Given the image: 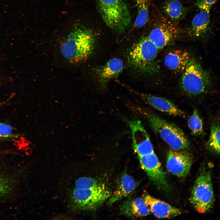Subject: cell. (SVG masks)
<instances>
[{
    "instance_id": "1",
    "label": "cell",
    "mask_w": 220,
    "mask_h": 220,
    "mask_svg": "<svg viewBox=\"0 0 220 220\" xmlns=\"http://www.w3.org/2000/svg\"><path fill=\"white\" fill-rule=\"evenodd\" d=\"M112 193L104 184L95 178L82 177L76 180L71 190L69 205L74 210H91L109 199Z\"/></svg>"
},
{
    "instance_id": "2",
    "label": "cell",
    "mask_w": 220,
    "mask_h": 220,
    "mask_svg": "<svg viewBox=\"0 0 220 220\" xmlns=\"http://www.w3.org/2000/svg\"><path fill=\"white\" fill-rule=\"evenodd\" d=\"M96 38L88 28L76 26L69 33L60 46L62 55L71 63H78L88 60L94 50Z\"/></svg>"
},
{
    "instance_id": "3",
    "label": "cell",
    "mask_w": 220,
    "mask_h": 220,
    "mask_svg": "<svg viewBox=\"0 0 220 220\" xmlns=\"http://www.w3.org/2000/svg\"><path fill=\"white\" fill-rule=\"evenodd\" d=\"M135 108L147 120L154 131L158 134L172 149L179 150L189 147V140L180 128L147 109L138 106Z\"/></svg>"
},
{
    "instance_id": "4",
    "label": "cell",
    "mask_w": 220,
    "mask_h": 220,
    "mask_svg": "<svg viewBox=\"0 0 220 220\" xmlns=\"http://www.w3.org/2000/svg\"><path fill=\"white\" fill-rule=\"evenodd\" d=\"M99 12L107 26L118 33H124L130 26L131 16L124 0H96Z\"/></svg>"
},
{
    "instance_id": "5",
    "label": "cell",
    "mask_w": 220,
    "mask_h": 220,
    "mask_svg": "<svg viewBox=\"0 0 220 220\" xmlns=\"http://www.w3.org/2000/svg\"><path fill=\"white\" fill-rule=\"evenodd\" d=\"M158 50L148 36L142 37L130 49L127 56L128 63L140 72L154 73L159 69L156 61Z\"/></svg>"
},
{
    "instance_id": "6",
    "label": "cell",
    "mask_w": 220,
    "mask_h": 220,
    "mask_svg": "<svg viewBox=\"0 0 220 220\" xmlns=\"http://www.w3.org/2000/svg\"><path fill=\"white\" fill-rule=\"evenodd\" d=\"M215 200L210 171L203 167L193 185L190 201L196 211L204 213L212 207Z\"/></svg>"
},
{
    "instance_id": "7",
    "label": "cell",
    "mask_w": 220,
    "mask_h": 220,
    "mask_svg": "<svg viewBox=\"0 0 220 220\" xmlns=\"http://www.w3.org/2000/svg\"><path fill=\"white\" fill-rule=\"evenodd\" d=\"M210 74L196 59L191 58L181 78V86L187 94H201L208 90L211 84Z\"/></svg>"
},
{
    "instance_id": "8",
    "label": "cell",
    "mask_w": 220,
    "mask_h": 220,
    "mask_svg": "<svg viewBox=\"0 0 220 220\" xmlns=\"http://www.w3.org/2000/svg\"><path fill=\"white\" fill-rule=\"evenodd\" d=\"M180 33V29L173 22L163 18L158 21L148 37L160 49L173 43L178 38Z\"/></svg>"
},
{
    "instance_id": "9",
    "label": "cell",
    "mask_w": 220,
    "mask_h": 220,
    "mask_svg": "<svg viewBox=\"0 0 220 220\" xmlns=\"http://www.w3.org/2000/svg\"><path fill=\"white\" fill-rule=\"evenodd\" d=\"M141 168L158 188L167 191L169 185L158 159L154 152L138 156Z\"/></svg>"
},
{
    "instance_id": "10",
    "label": "cell",
    "mask_w": 220,
    "mask_h": 220,
    "mask_svg": "<svg viewBox=\"0 0 220 220\" xmlns=\"http://www.w3.org/2000/svg\"><path fill=\"white\" fill-rule=\"evenodd\" d=\"M179 150H170L167 157L166 167L172 174L180 178L185 177L189 174L192 158L189 152Z\"/></svg>"
},
{
    "instance_id": "11",
    "label": "cell",
    "mask_w": 220,
    "mask_h": 220,
    "mask_svg": "<svg viewBox=\"0 0 220 220\" xmlns=\"http://www.w3.org/2000/svg\"><path fill=\"white\" fill-rule=\"evenodd\" d=\"M123 68L122 60L118 58H114L104 65L95 68L93 71L100 86L104 88L110 80L119 75Z\"/></svg>"
},
{
    "instance_id": "12",
    "label": "cell",
    "mask_w": 220,
    "mask_h": 220,
    "mask_svg": "<svg viewBox=\"0 0 220 220\" xmlns=\"http://www.w3.org/2000/svg\"><path fill=\"white\" fill-rule=\"evenodd\" d=\"M129 88L147 104L154 109L170 115L183 116L184 112L169 100L162 97L138 92Z\"/></svg>"
},
{
    "instance_id": "13",
    "label": "cell",
    "mask_w": 220,
    "mask_h": 220,
    "mask_svg": "<svg viewBox=\"0 0 220 220\" xmlns=\"http://www.w3.org/2000/svg\"><path fill=\"white\" fill-rule=\"evenodd\" d=\"M145 204L150 211L159 218H170L176 216L181 213L178 208L149 195L145 193L143 196Z\"/></svg>"
},
{
    "instance_id": "14",
    "label": "cell",
    "mask_w": 220,
    "mask_h": 220,
    "mask_svg": "<svg viewBox=\"0 0 220 220\" xmlns=\"http://www.w3.org/2000/svg\"><path fill=\"white\" fill-rule=\"evenodd\" d=\"M210 11H200L194 17L188 31L193 38H203L208 34L210 28Z\"/></svg>"
},
{
    "instance_id": "15",
    "label": "cell",
    "mask_w": 220,
    "mask_h": 220,
    "mask_svg": "<svg viewBox=\"0 0 220 220\" xmlns=\"http://www.w3.org/2000/svg\"><path fill=\"white\" fill-rule=\"evenodd\" d=\"M137 184L134 178L126 173L121 176L117 186L108 202V205L115 203L128 196L136 188Z\"/></svg>"
},
{
    "instance_id": "16",
    "label": "cell",
    "mask_w": 220,
    "mask_h": 220,
    "mask_svg": "<svg viewBox=\"0 0 220 220\" xmlns=\"http://www.w3.org/2000/svg\"><path fill=\"white\" fill-rule=\"evenodd\" d=\"M123 215L129 217H139L150 214V210L143 198L137 197L128 200L120 207Z\"/></svg>"
},
{
    "instance_id": "17",
    "label": "cell",
    "mask_w": 220,
    "mask_h": 220,
    "mask_svg": "<svg viewBox=\"0 0 220 220\" xmlns=\"http://www.w3.org/2000/svg\"><path fill=\"white\" fill-rule=\"evenodd\" d=\"M191 58L190 54L188 52L176 50L169 52L166 55L164 64L169 69L179 72L184 70Z\"/></svg>"
},
{
    "instance_id": "18",
    "label": "cell",
    "mask_w": 220,
    "mask_h": 220,
    "mask_svg": "<svg viewBox=\"0 0 220 220\" xmlns=\"http://www.w3.org/2000/svg\"><path fill=\"white\" fill-rule=\"evenodd\" d=\"M161 10L166 17L173 22L183 20L187 9L178 0H167L163 3Z\"/></svg>"
},
{
    "instance_id": "19",
    "label": "cell",
    "mask_w": 220,
    "mask_h": 220,
    "mask_svg": "<svg viewBox=\"0 0 220 220\" xmlns=\"http://www.w3.org/2000/svg\"><path fill=\"white\" fill-rule=\"evenodd\" d=\"M17 173L6 170L0 171V197L10 195L14 192L18 183Z\"/></svg>"
},
{
    "instance_id": "20",
    "label": "cell",
    "mask_w": 220,
    "mask_h": 220,
    "mask_svg": "<svg viewBox=\"0 0 220 220\" xmlns=\"http://www.w3.org/2000/svg\"><path fill=\"white\" fill-rule=\"evenodd\" d=\"M135 0L137 14L134 25L135 27L139 28L145 25L148 21L152 0Z\"/></svg>"
},
{
    "instance_id": "21",
    "label": "cell",
    "mask_w": 220,
    "mask_h": 220,
    "mask_svg": "<svg viewBox=\"0 0 220 220\" xmlns=\"http://www.w3.org/2000/svg\"><path fill=\"white\" fill-rule=\"evenodd\" d=\"M220 132L219 123L217 121L212 126L210 136L207 143L208 148L218 154L220 153Z\"/></svg>"
},
{
    "instance_id": "22",
    "label": "cell",
    "mask_w": 220,
    "mask_h": 220,
    "mask_svg": "<svg viewBox=\"0 0 220 220\" xmlns=\"http://www.w3.org/2000/svg\"><path fill=\"white\" fill-rule=\"evenodd\" d=\"M188 123L192 135L199 136L204 133L203 122L197 109L193 111Z\"/></svg>"
},
{
    "instance_id": "23",
    "label": "cell",
    "mask_w": 220,
    "mask_h": 220,
    "mask_svg": "<svg viewBox=\"0 0 220 220\" xmlns=\"http://www.w3.org/2000/svg\"><path fill=\"white\" fill-rule=\"evenodd\" d=\"M18 137V135L14 133L11 126L0 123V141L14 139Z\"/></svg>"
},
{
    "instance_id": "24",
    "label": "cell",
    "mask_w": 220,
    "mask_h": 220,
    "mask_svg": "<svg viewBox=\"0 0 220 220\" xmlns=\"http://www.w3.org/2000/svg\"><path fill=\"white\" fill-rule=\"evenodd\" d=\"M218 0H197L195 5L200 11H210L213 6Z\"/></svg>"
},
{
    "instance_id": "25",
    "label": "cell",
    "mask_w": 220,
    "mask_h": 220,
    "mask_svg": "<svg viewBox=\"0 0 220 220\" xmlns=\"http://www.w3.org/2000/svg\"><path fill=\"white\" fill-rule=\"evenodd\" d=\"M4 152L0 151V154H2V153L3 152Z\"/></svg>"
},
{
    "instance_id": "26",
    "label": "cell",
    "mask_w": 220,
    "mask_h": 220,
    "mask_svg": "<svg viewBox=\"0 0 220 220\" xmlns=\"http://www.w3.org/2000/svg\"><path fill=\"white\" fill-rule=\"evenodd\" d=\"M3 104V103H2V104H1V103H0V106H1Z\"/></svg>"
}]
</instances>
